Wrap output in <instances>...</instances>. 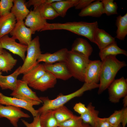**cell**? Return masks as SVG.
<instances>
[{
    "label": "cell",
    "instance_id": "4",
    "mask_svg": "<svg viewBox=\"0 0 127 127\" xmlns=\"http://www.w3.org/2000/svg\"><path fill=\"white\" fill-rule=\"evenodd\" d=\"M90 60L83 54L71 50L68 51L64 62L72 77L84 82L85 72Z\"/></svg>",
    "mask_w": 127,
    "mask_h": 127
},
{
    "label": "cell",
    "instance_id": "1",
    "mask_svg": "<svg viewBox=\"0 0 127 127\" xmlns=\"http://www.w3.org/2000/svg\"><path fill=\"white\" fill-rule=\"evenodd\" d=\"M101 63L98 94H101L108 88L115 79L118 72L127 66L124 61L119 60L115 56H107L102 60Z\"/></svg>",
    "mask_w": 127,
    "mask_h": 127
},
{
    "label": "cell",
    "instance_id": "3",
    "mask_svg": "<svg viewBox=\"0 0 127 127\" xmlns=\"http://www.w3.org/2000/svg\"><path fill=\"white\" fill-rule=\"evenodd\" d=\"M99 84L88 83H85L79 89L71 94L66 95H60L55 99H49L47 97H39L43 103V105L37 111L39 114L49 110H54L64 105L72 99L82 95L84 93L87 91L98 88Z\"/></svg>",
    "mask_w": 127,
    "mask_h": 127
},
{
    "label": "cell",
    "instance_id": "42",
    "mask_svg": "<svg viewBox=\"0 0 127 127\" xmlns=\"http://www.w3.org/2000/svg\"><path fill=\"white\" fill-rule=\"evenodd\" d=\"M123 99V104L124 108L127 107V95L124 97Z\"/></svg>",
    "mask_w": 127,
    "mask_h": 127
},
{
    "label": "cell",
    "instance_id": "2",
    "mask_svg": "<svg viewBox=\"0 0 127 127\" xmlns=\"http://www.w3.org/2000/svg\"><path fill=\"white\" fill-rule=\"evenodd\" d=\"M98 28V24L96 21L91 23L80 21L64 23H48L43 31L56 30H67L85 37L92 42L94 33Z\"/></svg>",
    "mask_w": 127,
    "mask_h": 127
},
{
    "label": "cell",
    "instance_id": "24",
    "mask_svg": "<svg viewBox=\"0 0 127 127\" xmlns=\"http://www.w3.org/2000/svg\"><path fill=\"white\" fill-rule=\"evenodd\" d=\"M79 0H59L51 4L59 16L62 17L66 16L67 12L70 8L75 7Z\"/></svg>",
    "mask_w": 127,
    "mask_h": 127
},
{
    "label": "cell",
    "instance_id": "41",
    "mask_svg": "<svg viewBox=\"0 0 127 127\" xmlns=\"http://www.w3.org/2000/svg\"><path fill=\"white\" fill-rule=\"evenodd\" d=\"M121 123L122 127H125L127 123V107L123 108V113Z\"/></svg>",
    "mask_w": 127,
    "mask_h": 127
},
{
    "label": "cell",
    "instance_id": "33",
    "mask_svg": "<svg viewBox=\"0 0 127 127\" xmlns=\"http://www.w3.org/2000/svg\"><path fill=\"white\" fill-rule=\"evenodd\" d=\"M60 127H91L88 124L84 123L80 116L71 119L64 122L59 123Z\"/></svg>",
    "mask_w": 127,
    "mask_h": 127
},
{
    "label": "cell",
    "instance_id": "18",
    "mask_svg": "<svg viewBox=\"0 0 127 127\" xmlns=\"http://www.w3.org/2000/svg\"><path fill=\"white\" fill-rule=\"evenodd\" d=\"M16 20L11 12L0 16V38L10 33L14 28Z\"/></svg>",
    "mask_w": 127,
    "mask_h": 127
},
{
    "label": "cell",
    "instance_id": "38",
    "mask_svg": "<svg viewBox=\"0 0 127 127\" xmlns=\"http://www.w3.org/2000/svg\"><path fill=\"white\" fill-rule=\"evenodd\" d=\"M73 109L78 113L82 115L85 113L87 111V108L84 104L79 102L76 103L74 106Z\"/></svg>",
    "mask_w": 127,
    "mask_h": 127
},
{
    "label": "cell",
    "instance_id": "34",
    "mask_svg": "<svg viewBox=\"0 0 127 127\" xmlns=\"http://www.w3.org/2000/svg\"><path fill=\"white\" fill-rule=\"evenodd\" d=\"M123 113V108L116 110L107 118L108 122L112 127H117L122 123Z\"/></svg>",
    "mask_w": 127,
    "mask_h": 127
},
{
    "label": "cell",
    "instance_id": "22",
    "mask_svg": "<svg viewBox=\"0 0 127 127\" xmlns=\"http://www.w3.org/2000/svg\"><path fill=\"white\" fill-rule=\"evenodd\" d=\"M46 72L44 65L38 63L24 74L21 80L28 85L38 79Z\"/></svg>",
    "mask_w": 127,
    "mask_h": 127
},
{
    "label": "cell",
    "instance_id": "23",
    "mask_svg": "<svg viewBox=\"0 0 127 127\" xmlns=\"http://www.w3.org/2000/svg\"><path fill=\"white\" fill-rule=\"evenodd\" d=\"M21 66L18 67L12 74L7 76H0V87L3 90L9 89L12 91L15 89L17 84V78L20 75Z\"/></svg>",
    "mask_w": 127,
    "mask_h": 127
},
{
    "label": "cell",
    "instance_id": "20",
    "mask_svg": "<svg viewBox=\"0 0 127 127\" xmlns=\"http://www.w3.org/2000/svg\"><path fill=\"white\" fill-rule=\"evenodd\" d=\"M13 5L10 12L15 17L17 21L23 20L29 13L24 0H13Z\"/></svg>",
    "mask_w": 127,
    "mask_h": 127
},
{
    "label": "cell",
    "instance_id": "40",
    "mask_svg": "<svg viewBox=\"0 0 127 127\" xmlns=\"http://www.w3.org/2000/svg\"><path fill=\"white\" fill-rule=\"evenodd\" d=\"M95 0H79L76 5L75 7L76 9L81 10L88 5L90 4Z\"/></svg>",
    "mask_w": 127,
    "mask_h": 127
},
{
    "label": "cell",
    "instance_id": "29",
    "mask_svg": "<svg viewBox=\"0 0 127 127\" xmlns=\"http://www.w3.org/2000/svg\"><path fill=\"white\" fill-rule=\"evenodd\" d=\"M53 110L55 117L59 123L78 116L64 105Z\"/></svg>",
    "mask_w": 127,
    "mask_h": 127
},
{
    "label": "cell",
    "instance_id": "10",
    "mask_svg": "<svg viewBox=\"0 0 127 127\" xmlns=\"http://www.w3.org/2000/svg\"><path fill=\"white\" fill-rule=\"evenodd\" d=\"M10 34L14 39L19 43L27 46L31 41L32 30L25 25L23 20L17 21L15 25Z\"/></svg>",
    "mask_w": 127,
    "mask_h": 127
},
{
    "label": "cell",
    "instance_id": "30",
    "mask_svg": "<svg viewBox=\"0 0 127 127\" xmlns=\"http://www.w3.org/2000/svg\"><path fill=\"white\" fill-rule=\"evenodd\" d=\"M40 119L42 127H56L59 123L54 116L53 110L45 111L40 114Z\"/></svg>",
    "mask_w": 127,
    "mask_h": 127
},
{
    "label": "cell",
    "instance_id": "45",
    "mask_svg": "<svg viewBox=\"0 0 127 127\" xmlns=\"http://www.w3.org/2000/svg\"><path fill=\"white\" fill-rule=\"evenodd\" d=\"M117 127H122V126H121L120 124Z\"/></svg>",
    "mask_w": 127,
    "mask_h": 127
},
{
    "label": "cell",
    "instance_id": "21",
    "mask_svg": "<svg viewBox=\"0 0 127 127\" xmlns=\"http://www.w3.org/2000/svg\"><path fill=\"white\" fill-rule=\"evenodd\" d=\"M71 50L80 53L89 58L92 52L93 49L91 45L86 40L78 38L74 41Z\"/></svg>",
    "mask_w": 127,
    "mask_h": 127
},
{
    "label": "cell",
    "instance_id": "14",
    "mask_svg": "<svg viewBox=\"0 0 127 127\" xmlns=\"http://www.w3.org/2000/svg\"><path fill=\"white\" fill-rule=\"evenodd\" d=\"M101 64L100 60H90L85 72V83L98 84L99 81Z\"/></svg>",
    "mask_w": 127,
    "mask_h": 127
},
{
    "label": "cell",
    "instance_id": "43",
    "mask_svg": "<svg viewBox=\"0 0 127 127\" xmlns=\"http://www.w3.org/2000/svg\"><path fill=\"white\" fill-rule=\"evenodd\" d=\"M4 50L2 48L0 43V54L2 53L3 52Z\"/></svg>",
    "mask_w": 127,
    "mask_h": 127
},
{
    "label": "cell",
    "instance_id": "25",
    "mask_svg": "<svg viewBox=\"0 0 127 127\" xmlns=\"http://www.w3.org/2000/svg\"><path fill=\"white\" fill-rule=\"evenodd\" d=\"M17 60L9 52L4 50L0 54V70L8 72L11 71L16 65Z\"/></svg>",
    "mask_w": 127,
    "mask_h": 127
},
{
    "label": "cell",
    "instance_id": "37",
    "mask_svg": "<svg viewBox=\"0 0 127 127\" xmlns=\"http://www.w3.org/2000/svg\"><path fill=\"white\" fill-rule=\"evenodd\" d=\"M40 114H39L34 117L33 121L29 123L24 120L21 119L23 123L26 127H42L41 125L40 119Z\"/></svg>",
    "mask_w": 127,
    "mask_h": 127
},
{
    "label": "cell",
    "instance_id": "28",
    "mask_svg": "<svg viewBox=\"0 0 127 127\" xmlns=\"http://www.w3.org/2000/svg\"><path fill=\"white\" fill-rule=\"evenodd\" d=\"M116 22L117 27L116 37L124 40L127 35V13L123 16L120 15L118 16Z\"/></svg>",
    "mask_w": 127,
    "mask_h": 127
},
{
    "label": "cell",
    "instance_id": "8",
    "mask_svg": "<svg viewBox=\"0 0 127 127\" xmlns=\"http://www.w3.org/2000/svg\"><path fill=\"white\" fill-rule=\"evenodd\" d=\"M48 22L42 15L39 7L34 8L26 16L24 24L32 30L33 34L36 31H43Z\"/></svg>",
    "mask_w": 127,
    "mask_h": 127
},
{
    "label": "cell",
    "instance_id": "9",
    "mask_svg": "<svg viewBox=\"0 0 127 127\" xmlns=\"http://www.w3.org/2000/svg\"><path fill=\"white\" fill-rule=\"evenodd\" d=\"M30 117V116L23 111L20 108L12 106H4L0 104V118H6L14 127H18V123L20 118Z\"/></svg>",
    "mask_w": 127,
    "mask_h": 127
},
{
    "label": "cell",
    "instance_id": "5",
    "mask_svg": "<svg viewBox=\"0 0 127 127\" xmlns=\"http://www.w3.org/2000/svg\"><path fill=\"white\" fill-rule=\"evenodd\" d=\"M40 47L39 38L37 36L27 45V55L20 69V74H24L38 64L37 60L41 53Z\"/></svg>",
    "mask_w": 127,
    "mask_h": 127
},
{
    "label": "cell",
    "instance_id": "15",
    "mask_svg": "<svg viewBox=\"0 0 127 127\" xmlns=\"http://www.w3.org/2000/svg\"><path fill=\"white\" fill-rule=\"evenodd\" d=\"M57 82V79L51 73L46 72L38 79L29 84L33 89L44 91L54 87Z\"/></svg>",
    "mask_w": 127,
    "mask_h": 127
},
{
    "label": "cell",
    "instance_id": "27",
    "mask_svg": "<svg viewBox=\"0 0 127 127\" xmlns=\"http://www.w3.org/2000/svg\"><path fill=\"white\" fill-rule=\"evenodd\" d=\"M87 107V111L80 116L84 123L90 125L92 127H95L98 117L99 111L95 109L91 103H89Z\"/></svg>",
    "mask_w": 127,
    "mask_h": 127
},
{
    "label": "cell",
    "instance_id": "16",
    "mask_svg": "<svg viewBox=\"0 0 127 127\" xmlns=\"http://www.w3.org/2000/svg\"><path fill=\"white\" fill-rule=\"evenodd\" d=\"M68 50L66 48L61 49L53 53L40 54L37 62H44L46 64H53L57 62L64 61Z\"/></svg>",
    "mask_w": 127,
    "mask_h": 127
},
{
    "label": "cell",
    "instance_id": "7",
    "mask_svg": "<svg viewBox=\"0 0 127 127\" xmlns=\"http://www.w3.org/2000/svg\"><path fill=\"white\" fill-rule=\"evenodd\" d=\"M109 99L111 102L118 103L127 95V79L123 77L115 79L108 88Z\"/></svg>",
    "mask_w": 127,
    "mask_h": 127
},
{
    "label": "cell",
    "instance_id": "31",
    "mask_svg": "<svg viewBox=\"0 0 127 127\" xmlns=\"http://www.w3.org/2000/svg\"><path fill=\"white\" fill-rule=\"evenodd\" d=\"M51 4H44L39 7L42 15L46 20H53L59 16L56 11L51 5Z\"/></svg>",
    "mask_w": 127,
    "mask_h": 127
},
{
    "label": "cell",
    "instance_id": "26",
    "mask_svg": "<svg viewBox=\"0 0 127 127\" xmlns=\"http://www.w3.org/2000/svg\"><path fill=\"white\" fill-rule=\"evenodd\" d=\"M119 54H123L127 56V52L126 50L119 48L115 41L100 50L99 56L102 60L107 56H116Z\"/></svg>",
    "mask_w": 127,
    "mask_h": 127
},
{
    "label": "cell",
    "instance_id": "19",
    "mask_svg": "<svg viewBox=\"0 0 127 127\" xmlns=\"http://www.w3.org/2000/svg\"><path fill=\"white\" fill-rule=\"evenodd\" d=\"M103 14L102 3L101 0H97L92 2L86 8L81 10L78 15L81 17L91 16L99 17Z\"/></svg>",
    "mask_w": 127,
    "mask_h": 127
},
{
    "label": "cell",
    "instance_id": "39",
    "mask_svg": "<svg viewBox=\"0 0 127 127\" xmlns=\"http://www.w3.org/2000/svg\"><path fill=\"white\" fill-rule=\"evenodd\" d=\"M95 127H112L108 122L107 118L98 117Z\"/></svg>",
    "mask_w": 127,
    "mask_h": 127
},
{
    "label": "cell",
    "instance_id": "46",
    "mask_svg": "<svg viewBox=\"0 0 127 127\" xmlns=\"http://www.w3.org/2000/svg\"><path fill=\"white\" fill-rule=\"evenodd\" d=\"M59 127V126H57V127Z\"/></svg>",
    "mask_w": 127,
    "mask_h": 127
},
{
    "label": "cell",
    "instance_id": "36",
    "mask_svg": "<svg viewBox=\"0 0 127 127\" xmlns=\"http://www.w3.org/2000/svg\"><path fill=\"white\" fill-rule=\"evenodd\" d=\"M59 0H30L26 2L27 7H29L31 6H33L34 8L38 7L41 5L46 3H51Z\"/></svg>",
    "mask_w": 127,
    "mask_h": 127
},
{
    "label": "cell",
    "instance_id": "17",
    "mask_svg": "<svg viewBox=\"0 0 127 127\" xmlns=\"http://www.w3.org/2000/svg\"><path fill=\"white\" fill-rule=\"evenodd\" d=\"M115 41V38L104 30L98 28L95 30L92 42L96 44L100 50Z\"/></svg>",
    "mask_w": 127,
    "mask_h": 127
},
{
    "label": "cell",
    "instance_id": "32",
    "mask_svg": "<svg viewBox=\"0 0 127 127\" xmlns=\"http://www.w3.org/2000/svg\"><path fill=\"white\" fill-rule=\"evenodd\" d=\"M103 5V14L108 16L118 14V6L113 0H101Z\"/></svg>",
    "mask_w": 127,
    "mask_h": 127
},
{
    "label": "cell",
    "instance_id": "13",
    "mask_svg": "<svg viewBox=\"0 0 127 127\" xmlns=\"http://www.w3.org/2000/svg\"><path fill=\"white\" fill-rule=\"evenodd\" d=\"M43 65L46 71L51 73L56 79L66 80L72 77L64 61Z\"/></svg>",
    "mask_w": 127,
    "mask_h": 127
},
{
    "label": "cell",
    "instance_id": "12",
    "mask_svg": "<svg viewBox=\"0 0 127 127\" xmlns=\"http://www.w3.org/2000/svg\"><path fill=\"white\" fill-rule=\"evenodd\" d=\"M0 104L23 108L29 111L34 117L39 114L37 110L35 109L32 103L15 97L6 96L0 92Z\"/></svg>",
    "mask_w": 127,
    "mask_h": 127
},
{
    "label": "cell",
    "instance_id": "44",
    "mask_svg": "<svg viewBox=\"0 0 127 127\" xmlns=\"http://www.w3.org/2000/svg\"><path fill=\"white\" fill-rule=\"evenodd\" d=\"M2 74V72L0 70V76Z\"/></svg>",
    "mask_w": 127,
    "mask_h": 127
},
{
    "label": "cell",
    "instance_id": "6",
    "mask_svg": "<svg viewBox=\"0 0 127 127\" xmlns=\"http://www.w3.org/2000/svg\"><path fill=\"white\" fill-rule=\"evenodd\" d=\"M28 85L21 79L17 80L16 87L10 95L29 102L34 106L38 105L42 103L36 92L33 91Z\"/></svg>",
    "mask_w": 127,
    "mask_h": 127
},
{
    "label": "cell",
    "instance_id": "35",
    "mask_svg": "<svg viewBox=\"0 0 127 127\" xmlns=\"http://www.w3.org/2000/svg\"><path fill=\"white\" fill-rule=\"evenodd\" d=\"M13 0H1L0 1V16L10 12L13 5Z\"/></svg>",
    "mask_w": 127,
    "mask_h": 127
},
{
    "label": "cell",
    "instance_id": "11",
    "mask_svg": "<svg viewBox=\"0 0 127 127\" xmlns=\"http://www.w3.org/2000/svg\"><path fill=\"white\" fill-rule=\"evenodd\" d=\"M15 40L6 35L0 38V43L3 49H6L13 54L18 55L24 61L27 46L18 43Z\"/></svg>",
    "mask_w": 127,
    "mask_h": 127
}]
</instances>
